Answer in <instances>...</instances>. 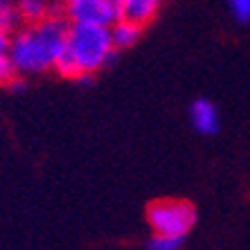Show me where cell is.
I'll return each instance as SVG.
<instances>
[{"label": "cell", "mask_w": 250, "mask_h": 250, "mask_svg": "<svg viewBox=\"0 0 250 250\" xmlns=\"http://www.w3.org/2000/svg\"><path fill=\"white\" fill-rule=\"evenodd\" d=\"M189 120L192 126L196 128V133L201 135H214L219 133L221 120H219V111L209 99H196L189 108Z\"/></svg>", "instance_id": "8992f818"}, {"label": "cell", "mask_w": 250, "mask_h": 250, "mask_svg": "<svg viewBox=\"0 0 250 250\" xmlns=\"http://www.w3.org/2000/svg\"><path fill=\"white\" fill-rule=\"evenodd\" d=\"M59 9V5L54 0H18L16 12L23 25L39 23L43 18H47L50 14H54Z\"/></svg>", "instance_id": "52a82bcc"}, {"label": "cell", "mask_w": 250, "mask_h": 250, "mask_svg": "<svg viewBox=\"0 0 250 250\" xmlns=\"http://www.w3.org/2000/svg\"><path fill=\"white\" fill-rule=\"evenodd\" d=\"M163 0H117L120 7V18L131 21V23L146 27L156 18Z\"/></svg>", "instance_id": "5b68a950"}, {"label": "cell", "mask_w": 250, "mask_h": 250, "mask_svg": "<svg viewBox=\"0 0 250 250\" xmlns=\"http://www.w3.org/2000/svg\"><path fill=\"white\" fill-rule=\"evenodd\" d=\"M117 50L111 39V27L88 23H70L68 41L59 54L54 70L59 77L82 82L83 77H95L111 65Z\"/></svg>", "instance_id": "7a4b0ae2"}, {"label": "cell", "mask_w": 250, "mask_h": 250, "mask_svg": "<svg viewBox=\"0 0 250 250\" xmlns=\"http://www.w3.org/2000/svg\"><path fill=\"white\" fill-rule=\"evenodd\" d=\"M142 29L145 27H140V25L131 23V21H124V18L115 21V23L111 25V39H113V45H115L117 52H120V50H128L131 45H135L140 34H142Z\"/></svg>", "instance_id": "ba28073f"}, {"label": "cell", "mask_w": 250, "mask_h": 250, "mask_svg": "<svg viewBox=\"0 0 250 250\" xmlns=\"http://www.w3.org/2000/svg\"><path fill=\"white\" fill-rule=\"evenodd\" d=\"M68 29L70 21L61 12V7L39 23L21 25L14 32L7 50L16 75L32 77L54 70L59 54L63 52L68 41Z\"/></svg>", "instance_id": "6da1fadb"}, {"label": "cell", "mask_w": 250, "mask_h": 250, "mask_svg": "<svg viewBox=\"0 0 250 250\" xmlns=\"http://www.w3.org/2000/svg\"><path fill=\"white\" fill-rule=\"evenodd\" d=\"M54 2H57V5L61 7V5H63V2H68V0H54Z\"/></svg>", "instance_id": "5bb4252c"}, {"label": "cell", "mask_w": 250, "mask_h": 250, "mask_svg": "<svg viewBox=\"0 0 250 250\" xmlns=\"http://www.w3.org/2000/svg\"><path fill=\"white\" fill-rule=\"evenodd\" d=\"M14 77H16V70L12 65V59L7 52L0 50V86H9L14 82Z\"/></svg>", "instance_id": "7c38bea8"}, {"label": "cell", "mask_w": 250, "mask_h": 250, "mask_svg": "<svg viewBox=\"0 0 250 250\" xmlns=\"http://www.w3.org/2000/svg\"><path fill=\"white\" fill-rule=\"evenodd\" d=\"M21 18H18L16 7L12 5H0V50L7 52L9 50V43H12V36L18 27H21Z\"/></svg>", "instance_id": "9c48e42d"}, {"label": "cell", "mask_w": 250, "mask_h": 250, "mask_svg": "<svg viewBox=\"0 0 250 250\" xmlns=\"http://www.w3.org/2000/svg\"><path fill=\"white\" fill-rule=\"evenodd\" d=\"M185 237H176V234H156L153 232L149 241V250H178L183 246Z\"/></svg>", "instance_id": "30bf717a"}, {"label": "cell", "mask_w": 250, "mask_h": 250, "mask_svg": "<svg viewBox=\"0 0 250 250\" xmlns=\"http://www.w3.org/2000/svg\"><path fill=\"white\" fill-rule=\"evenodd\" d=\"M228 7L239 23H250V0H228Z\"/></svg>", "instance_id": "8fae6325"}, {"label": "cell", "mask_w": 250, "mask_h": 250, "mask_svg": "<svg viewBox=\"0 0 250 250\" xmlns=\"http://www.w3.org/2000/svg\"><path fill=\"white\" fill-rule=\"evenodd\" d=\"M16 2L18 0H0V5H12V7H16Z\"/></svg>", "instance_id": "4fadbf2b"}, {"label": "cell", "mask_w": 250, "mask_h": 250, "mask_svg": "<svg viewBox=\"0 0 250 250\" xmlns=\"http://www.w3.org/2000/svg\"><path fill=\"white\" fill-rule=\"evenodd\" d=\"M70 23H88V25H104L111 27L120 21V7L117 0H68L61 5Z\"/></svg>", "instance_id": "277c9868"}, {"label": "cell", "mask_w": 250, "mask_h": 250, "mask_svg": "<svg viewBox=\"0 0 250 250\" xmlns=\"http://www.w3.org/2000/svg\"><path fill=\"white\" fill-rule=\"evenodd\" d=\"M146 221L156 234L185 237L196 223V209L183 198H158L146 208Z\"/></svg>", "instance_id": "3957f363"}]
</instances>
